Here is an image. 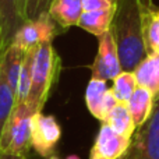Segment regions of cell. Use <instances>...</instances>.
Returning a JSON list of instances; mask_svg holds the SVG:
<instances>
[{
	"label": "cell",
	"instance_id": "5b68a950",
	"mask_svg": "<svg viewBox=\"0 0 159 159\" xmlns=\"http://www.w3.org/2000/svg\"><path fill=\"white\" fill-rule=\"evenodd\" d=\"M60 32H64V31L46 11L36 18L25 21L18 28L11 45H16L27 52L41 43L52 42Z\"/></svg>",
	"mask_w": 159,
	"mask_h": 159
},
{
	"label": "cell",
	"instance_id": "2e32d148",
	"mask_svg": "<svg viewBox=\"0 0 159 159\" xmlns=\"http://www.w3.org/2000/svg\"><path fill=\"white\" fill-rule=\"evenodd\" d=\"M102 123L109 124L116 133L129 138H133L135 130H137L134 120H133V116L129 110V106L124 102H119L110 110V113L106 116L105 121H102Z\"/></svg>",
	"mask_w": 159,
	"mask_h": 159
},
{
	"label": "cell",
	"instance_id": "30bf717a",
	"mask_svg": "<svg viewBox=\"0 0 159 159\" xmlns=\"http://www.w3.org/2000/svg\"><path fill=\"white\" fill-rule=\"evenodd\" d=\"M140 7L145 50L159 52V6L152 0H140Z\"/></svg>",
	"mask_w": 159,
	"mask_h": 159
},
{
	"label": "cell",
	"instance_id": "7a4b0ae2",
	"mask_svg": "<svg viewBox=\"0 0 159 159\" xmlns=\"http://www.w3.org/2000/svg\"><path fill=\"white\" fill-rule=\"evenodd\" d=\"M61 70V60L52 46V42H45L36 46L31 74V89L25 103L35 112H42L52 92Z\"/></svg>",
	"mask_w": 159,
	"mask_h": 159
},
{
	"label": "cell",
	"instance_id": "d4e9b609",
	"mask_svg": "<svg viewBox=\"0 0 159 159\" xmlns=\"http://www.w3.org/2000/svg\"><path fill=\"white\" fill-rule=\"evenodd\" d=\"M66 159H80V157L78 155H69Z\"/></svg>",
	"mask_w": 159,
	"mask_h": 159
},
{
	"label": "cell",
	"instance_id": "cb8c5ba5",
	"mask_svg": "<svg viewBox=\"0 0 159 159\" xmlns=\"http://www.w3.org/2000/svg\"><path fill=\"white\" fill-rule=\"evenodd\" d=\"M0 159H28V157H14V155H10V154H4V152H0ZM49 159H57V158H49Z\"/></svg>",
	"mask_w": 159,
	"mask_h": 159
},
{
	"label": "cell",
	"instance_id": "9a60e30c",
	"mask_svg": "<svg viewBox=\"0 0 159 159\" xmlns=\"http://www.w3.org/2000/svg\"><path fill=\"white\" fill-rule=\"evenodd\" d=\"M115 7L107 10H96V11H84L80 18L78 27L85 30L87 32L95 35L96 38L102 36L110 30V24L113 20Z\"/></svg>",
	"mask_w": 159,
	"mask_h": 159
},
{
	"label": "cell",
	"instance_id": "5bb4252c",
	"mask_svg": "<svg viewBox=\"0 0 159 159\" xmlns=\"http://www.w3.org/2000/svg\"><path fill=\"white\" fill-rule=\"evenodd\" d=\"M25 50L21 48L11 45L2 56H0V66L7 84L11 87L14 92H17V84H18L20 71H21L22 61L25 57Z\"/></svg>",
	"mask_w": 159,
	"mask_h": 159
},
{
	"label": "cell",
	"instance_id": "7402d4cb",
	"mask_svg": "<svg viewBox=\"0 0 159 159\" xmlns=\"http://www.w3.org/2000/svg\"><path fill=\"white\" fill-rule=\"evenodd\" d=\"M115 7V0H82L84 11H96L107 10Z\"/></svg>",
	"mask_w": 159,
	"mask_h": 159
},
{
	"label": "cell",
	"instance_id": "9c48e42d",
	"mask_svg": "<svg viewBox=\"0 0 159 159\" xmlns=\"http://www.w3.org/2000/svg\"><path fill=\"white\" fill-rule=\"evenodd\" d=\"M24 22L18 0H0V56L11 46Z\"/></svg>",
	"mask_w": 159,
	"mask_h": 159
},
{
	"label": "cell",
	"instance_id": "d6986e66",
	"mask_svg": "<svg viewBox=\"0 0 159 159\" xmlns=\"http://www.w3.org/2000/svg\"><path fill=\"white\" fill-rule=\"evenodd\" d=\"M14 107H16V92L7 84L0 66V138Z\"/></svg>",
	"mask_w": 159,
	"mask_h": 159
},
{
	"label": "cell",
	"instance_id": "ac0fdd59",
	"mask_svg": "<svg viewBox=\"0 0 159 159\" xmlns=\"http://www.w3.org/2000/svg\"><path fill=\"white\" fill-rule=\"evenodd\" d=\"M35 49L27 50L25 53L24 61L21 66V71H20L18 84H17V92H16V105L17 103H25L30 95L31 89V74H32V63H34V56H35Z\"/></svg>",
	"mask_w": 159,
	"mask_h": 159
},
{
	"label": "cell",
	"instance_id": "8fae6325",
	"mask_svg": "<svg viewBox=\"0 0 159 159\" xmlns=\"http://www.w3.org/2000/svg\"><path fill=\"white\" fill-rule=\"evenodd\" d=\"M48 13L63 31L77 25L81 18L84 8L82 0H52Z\"/></svg>",
	"mask_w": 159,
	"mask_h": 159
},
{
	"label": "cell",
	"instance_id": "4fadbf2b",
	"mask_svg": "<svg viewBox=\"0 0 159 159\" xmlns=\"http://www.w3.org/2000/svg\"><path fill=\"white\" fill-rule=\"evenodd\" d=\"M155 103V95L149 89L137 85L135 91L133 92L131 98L127 102L129 110L133 116V120L137 129H140L151 115Z\"/></svg>",
	"mask_w": 159,
	"mask_h": 159
},
{
	"label": "cell",
	"instance_id": "8992f818",
	"mask_svg": "<svg viewBox=\"0 0 159 159\" xmlns=\"http://www.w3.org/2000/svg\"><path fill=\"white\" fill-rule=\"evenodd\" d=\"M61 137V127L53 116L36 112L31 120V148L42 158L52 157Z\"/></svg>",
	"mask_w": 159,
	"mask_h": 159
},
{
	"label": "cell",
	"instance_id": "ba28073f",
	"mask_svg": "<svg viewBox=\"0 0 159 159\" xmlns=\"http://www.w3.org/2000/svg\"><path fill=\"white\" fill-rule=\"evenodd\" d=\"M130 147L131 138L119 134L109 124L102 123L89 151V159H121Z\"/></svg>",
	"mask_w": 159,
	"mask_h": 159
},
{
	"label": "cell",
	"instance_id": "52a82bcc",
	"mask_svg": "<svg viewBox=\"0 0 159 159\" xmlns=\"http://www.w3.org/2000/svg\"><path fill=\"white\" fill-rule=\"evenodd\" d=\"M123 71L117 46L110 30L98 38V53L91 66V77L109 81Z\"/></svg>",
	"mask_w": 159,
	"mask_h": 159
},
{
	"label": "cell",
	"instance_id": "3957f363",
	"mask_svg": "<svg viewBox=\"0 0 159 159\" xmlns=\"http://www.w3.org/2000/svg\"><path fill=\"white\" fill-rule=\"evenodd\" d=\"M35 110L28 103H17L0 138V152L14 157H28L31 151V120Z\"/></svg>",
	"mask_w": 159,
	"mask_h": 159
},
{
	"label": "cell",
	"instance_id": "44dd1931",
	"mask_svg": "<svg viewBox=\"0 0 159 159\" xmlns=\"http://www.w3.org/2000/svg\"><path fill=\"white\" fill-rule=\"evenodd\" d=\"M24 21H30L49 10L52 0H18Z\"/></svg>",
	"mask_w": 159,
	"mask_h": 159
},
{
	"label": "cell",
	"instance_id": "ffe728a7",
	"mask_svg": "<svg viewBox=\"0 0 159 159\" xmlns=\"http://www.w3.org/2000/svg\"><path fill=\"white\" fill-rule=\"evenodd\" d=\"M112 81H113L112 91H113V93H115L116 99H117L119 102L127 103L129 99L131 98L133 92H134L135 88H137V81H135L134 73L124 71L123 70V71L116 75Z\"/></svg>",
	"mask_w": 159,
	"mask_h": 159
},
{
	"label": "cell",
	"instance_id": "277c9868",
	"mask_svg": "<svg viewBox=\"0 0 159 159\" xmlns=\"http://www.w3.org/2000/svg\"><path fill=\"white\" fill-rule=\"evenodd\" d=\"M121 159H159V96L148 120L135 130L131 147Z\"/></svg>",
	"mask_w": 159,
	"mask_h": 159
},
{
	"label": "cell",
	"instance_id": "7c38bea8",
	"mask_svg": "<svg viewBox=\"0 0 159 159\" xmlns=\"http://www.w3.org/2000/svg\"><path fill=\"white\" fill-rule=\"evenodd\" d=\"M137 85L159 96V52H149L133 70Z\"/></svg>",
	"mask_w": 159,
	"mask_h": 159
},
{
	"label": "cell",
	"instance_id": "6da1fadb",
	"mask_svg": "<svg viewBox=\"0 0 159 159\" xmlns=\"http://www.w3.org/2000/svg\"><path fill=\"white\" fill-rule=\"evenodd\" d=\"M110 32L116 42L121 69L133 71L145 57L140 0H115Z\"/></svg>",
	"mask_w": 159,
	"mask_h": 159
},
{
	"label": "cell",
	"instance_id": "603a6c76",
	"mask_svg": "<svg viewBox=\"0 0 159 159\" xmlns=\"http://www.w3.org/2000/svg\"><path fill=\"white\" fill-rule=\"evenodd\" d=\"M117 103H119V101L116 99V96H115V93H113L112 88H109V89L106 91V93H105L103 102H102V120L101 121H105L106 116L109 115L110 110H112Z\"/></svg>",
	"mask_w": 159,
	"mask_h": 159
},
{
	"label": "cell",
	"instance_id": "e0dca14e",
	"mask_svg": "<svg viewBox=\"0 0 159 159\" xmlns=\"http://www.w3.org/2000/svg\"><path fill=\"white\" fill-rule=\"evenodd\" d=\"M109 89L105 80L92 78L85 89V105L89 113L98 120H102V102H103L105 93Z\"/></svg>",
	"mask_w": 159,
	"mask_h": 159
}]
</instances>
